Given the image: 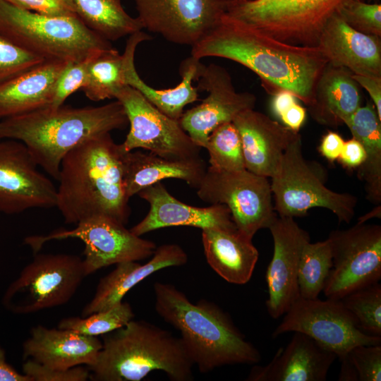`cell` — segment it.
Masks as SVG:
<instances>
[{"label":"cell","mask_w":381,"mask_h":381,"mask_svg":"<svg viewBox=\"0 0 381 381\" xmlns=\"http://www.w3.org/2000/svg\"><path fill=\"white\" fill-rule=\"evenodd\" d=\"M191 56L236 61L255 73L268 92L289 90L306 105L328 62L318 47L282 42L225 13L192 47Z\"/></svg>","instance_id":"cell-1"},{"label":"cell","mask_w":381,"mask_h":381,"mask_svg":"<svg viewBox=\"0 0 381 381\" xmlns=\"http://www.w3.org/2000/svg\"><path fill=\"white\" fill-rule=\"evenodd\" d=\"M123 152L110 133L92 138L63 158L56 207L64 221L105 215L126 224L130 215L123 181Z\"/></svg>","instance_id":"cell-2"},{"label":"cell","mask_w":381,"mask_h":381,"mask_svg":"<svg viewBox=\"0 0 381 381\" xmlns=\"http://www.w3.org/2000/svg\"><path fill=\"white\" fill-rule=\"evenodd\" d=\"M153 289L157 313L180 332L186 351L200 373L261 361L258 349L217 305L205 299L193 303L168 283L156 282Z\"/></svg>","instance_id":"cell-3"},{"label":"cell","mask_w":381,"mask_h":381,"mask_svg":"<svg viewBox=\"0 0 381 381\" xmlns=\"http://www.w3.org/2000/svg\"><path fill=\"white\" fill-rule=\"evenodd\" d=\"M128 124L118 100L99 107H47L0 121V139L22 142L37 164L57 180L61 161L71 150Z\"/></svg>","instance_id":"cell-4"},{"label":"cell","mask_w":381,"mask_h":381,"mask_svg":"<svg viewBox=\"0 0 381 381\" xmlns=\"http://www.w3.org/2000/svg\"><path fill=\"white\" fill-rule=\"evenodd\" d=\"M95 363L87 367L94 381H140L155 370L172 381L193 379V363L180 337L143 320L102 335Z\"/></svg>","instance_id":"cell-5"},{"label":"cell","mask_w":381,"mask_h":381,"mask_svg":"<svg viewBox=\"0 0 381 381\" xmlns=\"http://www.w3.org/2000/svg\"><path fill=\"white\" fill-rule=\"evenodd\" d=\"M0 35L46 60L80 61L113 47L78 16H47L20 9L6 0H0Z\"/></svg>","instance_id":"cell-6"},{"label":"cell","mask_w":381,"mask_h":381,"mask_svg":"<svg viewBox=\"0 0 381 381\" xmlns=\"http://www.w3.org/2000/svg\"><path fill=\"white\" fill-rule=\"evenodd\" d=\"M270 179L274 209L279 217L304 216L314 207L329 210L340 222L349 223L354 216L357 198L325 186L321 167L303 155L300 134L285 150Z\"/></svg>","instance_id":"cell-7"},{"label":"cell","mask_w":381,"mask_h":381,"mask_svg":"<svg viewBox=\"0 0 381 381\" xmlns=\"http://www.w3.org/2000/svg\"><path fill=\"white\" fill-rule=\"evenodd\" d=\"M349 1L226 0L225 13L282 42L317 47L325 24Z\"/></svg>","instance_id":"cell-8"},{"label":"cell","mask_w":381,"mask_h":381,"mask_svg":"<svg viewBox=\"0 0 381 381\" xmlns=\"http://www.w3.org/2000/svg\"><path fill=\"white\" fill-rule=\"evenodd\" d=\"M83 260L65 253L36 254L8 287L4 305L28 314L68 303L86 277Z\"/></svg>","instance_id":"cell-9"},{"label":"cell","mask_w":381,"mask_h":381,"mask_svg":"<svg viewBox=\"0 0 381 381\" xmlns=\"http://www.w3.org/2000/svg\"><path fill=\"white\" fill-rule=\"evenodd\" d=\"M76 224L71 230L59 229L47 236H28L25 243L37 253L52 240L80 239L85 244L83 261L86 276L109 265L148 258L157 248L153 241L136 236L124 224L108 216H92Z\"/></svg>","instance_id":"cell-10"},{"label":"cell","mask_w":381,"mask_h":381,"mask_svg":"<svg viewBox=\"0 0 381 381\" xmlns=\"http://www.w3.org/2000/svg\"><path fill=\"white\" fill-rule=\"evenodd\" d=\"M197 195L210 205H226L236 229L251 239L260 229H268L277 217L268 178L247 169L229 172L209 167Z\"/></svg>","instance_id":"cell-11"},{"label":"cell","mask_w":381,"mask_h":381,"mask_svg":"<svg viewBox=\"0 0 381 381\" xmlns=\"http://www.w3.org/2000/svg\"><path fill=\"white\" fill-rule=\"evenodd\" d=\"M327 239L332 267L323 292L327 298L339 300L381 278V226L357 223L334 230Z\"/></svg>","instance_id":"cell-12"},{"label":"cell","mask_w":381,"mask_h":381,"mask_svg":"<svg viewBox=\"0 0 381 381\" xmlns=\"http://www.w3.org/2000/svg\"><path fill=\"white\" fill-rule=\"evenodd\" d=\"M303 333L341 358L358 345L381 344V337L368 335L340 300L298 298L284 315L273 337Z\"/></svg>","instance_id":"cell-13"},{"label":"cell","mask_w":381,"mask_h":381,"mask_svg":"<svg viewBox=\"0 0 381 381\" xmlns=\"http://www.w3.org/2000/svg\"><path fill=\"white\" fill-rule=\"evenodd\" d=\"M115 99L123 105L130 126L125 140L119 144L123 152L140 148L171 159L200 158L201 147L179 121L158 110L139 91L126 85Z\"/></svg>","instance_id":"cell-14"},{"label":"cell","mask_w":381,"mask_h":381,"mask_svg":"<svg viewBox=\"0 0 381 381\" xmlns=\"http://www.w3.org/2000/svg\"><path fill=\"white\" fill-rule=\"evenodd\" d=\"M38 167L22 142L0 139V212L56 207L57 188Z\"/></svg>","instance_id":"cell-15"},{"label":"cell","mask_w":381,"mask_h":381,"mask_svg":"<svg viewBox=\"0 0 381 381\" xmlns=\"http://www.w3.org/2000/svg\"><path fill=\"white\" fill-rule=\"evenodd\" d=\"M226 0H133L142 28L193 47L225 13Z\"/></svg>","instance_id":"cell-16"},{"label":"cell","mask_w":381,"mask_h":381,"mask_svg":"<svg viewBox=\"0 0 381 381\" xmlns=\"http://www.w3.org/2000/svg\"><path fill=\"white\" fill-rule=\"evenodd\" d=\"M196 81L197 89L208 95L200 104L184 111L179 121L192 140L205 148L211 132L232 122L240 113L254 109L256 97L236 92L229 72L215 64L204 65Z\"/></svg>","instance_id":"cell-17"},{"label":"cell","mask_w":381,"mask_h":381,"mask_svg":"<svg viewBox=\"0 0 381 381\" xmlns=\"http://www.w3.org/2000/svg\"><path fill=\"white\" fill-rule=\"evenodd\" d=\"M268 229L273 238L274 252L265 276L268 289L266 307L270 316L277 319L300 298L298 270L310 236L292 217L277 216Z\"/></svg>","instance_id":"cell-18"},{"label":"cell","mask_w":381,"mask_h":381,"mask_svg":"<svg viewBox=\"0 0 381 381\" xmlns=\"http://www.w3.org/2000/svg\"><path fill=\"white\" fill-rule=\"evenodd\" d=\"M150 205L147 215L130 230L141 236L169 226H187L199 229H236L229 208L222 204L200 207L187 205L171 195L161 182L138 193Z\"/></svg>","instance_id":"cell-19"},{"label":"cell","mask_w":381,"mask_h":381,"mask_svg":"<svg viewBox=\"0 0 381 381\" xmlns=\"http://www.w3.org/2000/svg\"><path fill=\"white\" fill-rule=\"evenodd\" d=\"M232 122L241 137L246 169L268 179L300 134L254 109L240 113Z\"/></svg>","instance_id":"cell-20"},{"label":"cell","mask_w":381,"mask_h":381,"mask_svg":"<svg viewBox=\"0 0 381 381\" xmlns=\"http://www.w3.org/2000/svg\"><path fill=\"white\" fill-rule=\"evenodd\" d=\"M337 358L334 353L309 336L294 332L284 348H280L265 365H255L248 381H325Z\"/></svg>","instance_id":"cell-21"},{"label":"cell","mask_w":381,"mask_h":381,"mask_svg":"<svg viewBox=\"0 0 381 381\" xmlns=\"http://www.w3.org/2000/svg\"><path fill=\"white\" fill-rule=\"evenodd\" d=\"M102 346L98 337L39 325L31 328L23 344V355L45 367L65 370L92 365Z\"/></svg>","instance_id":"cell-22"},{"label":"cell","mask_w":381,"mask_h":381,"mask_svg":"<svg viewBox=\"0 0 381 381\" xmlns=\"http://www.w3.org/2000/svg\"><path fill=\"white\" fill-rule=\"evenodd\" d=\"M317 47L329 63L353 74L381 76L380 37L354 30L337 13L325 24Z\"/></svg>","instance_id":"cell-23"},{"label":"cell","mask_w":381,"mask_h":381,"mask_svg":"<svg viewBox=\"0 0 381 381\" xmlns=\"http://www.w3.org/2000/svg\"><path fill=\"white\" fill-rule=\"evenodd\" d=\"M188 255L178 244H163L156 248L151 259L141 265L137 261L123 262L100 279L95 295L83 308L81 316L109 309L121 302L136 284L159 270L185 265Z\"/></svg>","instance_id":"cell-24"},{"label":"cell","mask_w":381,"mask_h":381,"mask_svg":"<svg viewBox=\"0 0 381 381\" xmlns=\"http://www.w3.org/2000/svg\"><path fill=\"white\" fill-rule=\"evenodd\" d=\"M149 35L140 31L129 35L125 51V78L127 85L139 91L152 105L168 117L179 121L184 107L198 99V90L193 85L204 66L192 56L180 64L179 73L182 78L180 83L169 89L157 90L147 85L138 75L135 66V52L138 45L150 40Z\"/></svg>","instance_id":"cell-25"},{"label":"cell","mask_w":381,"mask_h":381,"mask_svg":"<svg viewBox=\"0 0 381 381\" xmlns=\"http://www.w3.org/2000/svg\"><path fill=\"white\" fill-rule=\"evenodd\" d=\"M67 63L46 60L0 83V119L49 107L57 79Z\"/></svg>","instance_id":"cell-26"},{"label":"cell","mask_w":381,"mask_h":381,"mask_svg":"<svg viewBox=\"0 0 381 381\" xmlns=\"http://www.w3.org/2000/svg\"><path fill=\"white\" fill-rule=\"evenodd\" d=\"M202 242L210 267L226 282L244 284L250 279L259 253L252 239L237 229L202 230Z\"/></svg>","instance_id":"cell-27"},{"label":"cell","mask_w":381,"mask_h":381,"mask_svg":"<svg viewBox=\"0 0 381 381\" xmlns=\"http://www.w3.org/2000/svg\"><path fill=\"white\" fill-rule=\"evenodd\" d=\"M123 163L125 190L129 198L143 189L169 179L183 180L197 188L207 170L200 157L171 159L135 150L123 152Z\"/></svg>","instance_id":"cell-28"},{"label":"cell","mask_w":381,"mask_h":381,"mask_svg":"<svg viewBox=\"0 0 381 381\" xmlns=\"http://www.w3.org/2000/svg\"><path fill=\"white\" fill-rule=\"evenodd\" d=\"M348 69L329 62L323 68L308 105L312 118L320 124L337 127L361 106L359 85Z\"/></svg>","instance_id":"cell-29"},{"label":"cell","mask_w":381,"mask_h":381,"mask_svg":"<svg viewBox=\"0 0 381 381\" xmlns=\"http://www.w3.org/2000/svg\"><path fill=\"white\" fill-rule=\"evenodd\" d=\"M352 138L363 146L366 157L358 168V176L365 182L367 198L381 202V119L370 102L358 107L344 122Z\"/></svg>","instance_id":"cell-30"},{"label":"cell","mask_w":381,"mask_h":381,"mask_svg":"<svg viewBox=\"0 0 381 381\" xmlns=\"http://www.w3.org/2000/svg\"><path fill=\"white\" fill-rule=\"evenodd\" d=\"M77 16L91 30L111 42L142 30L138 18L131 16L121 0H73Z\"/></svg>","instance_id":"cell-31"},{"label":"cell","mask_w":381,"mask_h":381,"mask_svg":"<svg viewBox=\"0 0 381 381\" xmlns=\"http://www.w3.org/2000/svg\"><path fill=\"white\" fill-rule=\"evenodd\" d=\"M126 56L114 47L95 55L87 66L85 83L81 88L91 101L115 98L127 85L125 78Z\"/></svg>","instance_id":"cell-32"},{"label":"cell","mask_w":381,"mask_h":381,"mask_svg":"<svg viewBox=\"0 0 381 381\" xmlns=\"http://www.w3.org/2000/svg\"><path fill=\"white\" fill-rule=\"evenodd\" d=\"M332 267V254L329 240L308 242L302 250L298 270L299 297L318 298Z\"/></svg>","instance_id":"cell-33"},{"label":"cell","mask_w":381,"mask_h":381,"mask_svg":"<svg viewBox=\"0 0 381 381\" xmlns=\"http://www.w3.org/2000/svg\"><path fill=\"white\" fill-rule=\"evenodd\" d=\"M205 148L210 156V167L229 172L246 169L241 137L233 122L223 123L212 131Z\"/></svg>","instance_id":"cell-34"},{"label":"cell","mask_w":381,"mask_h":381,"mask_svg":"<svg viewBox=\"0 0 381 381\" xmlns=\"http://www.w3.org/2000/svg\"><path fill=\"white\" fill-rule=\"evenodd\" d=\"M133 318L134 313L131 306L127 302L122 301L109 309L85 317L64 318L59 321L58 328L98 337L123 327Z\"/></svg>","instance_id":"cell-35"},{"label":"cell","mask_w":381,"mask_h":381,"mask_svg":"<svg viewBox=\"0 0 381 381\" xmlns=\"http://www.w3.org/2000/svg\"><path fill=\"white\" fill-rule=\"evenodd\" d=\"M365 334L381 337V285L357 289L339 299Z\"/></svg>","instance_id":"cell-36"},{"label":"cell","mask_w":381,"mask_h":381,"mask_svg":"<svg viewBox=\"0 0 381 381\" xmlns=\"http://www.w3.org/2000/svg\"><path fill=\"white\" fill-rule=\"evenodd\" d=\"M350 27L362 33L381 37V4L350 0L337 11Z\"/></svg>","instance_id":"cell-37"},{"label":"cell","mask_w":381,"mask_h":381,"mask_svg":"<svg viewBox=\"0 0 381 381\" xmlns=\"http://www.w3.org/2000/svg\"><path fill=\"white\" fill-rule=\"evenodd\" d=\"M45 61L43 57L16 46L0 35V83Z\"/></svg>","instance_id":"cell-38"},{"label":"cell","mask_w":381,"mask_h":381,"mask_svg":"<svg viewBox=\"0 0 381 381\" xmlns=\"http://www.w3.org/2000/svg\"><path fill=\"white\" fill-rule=\"evenodd\" d=\"M93 56L67 63L57 79L52 101L48 107L52 109L60 107L71 95L83 87L90 60Z\"/></svg>","instance_id":"cell-39"},{"label":"cell","mask_w":381,"mask_h":381,"mask_svg":"<svg viewBox=\"0 0 381 381\" xmlns=\"http://www.w3.org/2000/svg\"><path fill=\"white\" fill-rule=\"evenodd\" d=\"M346 356L358 381L381 380V344L358 345L351 349Z\"/></svg>","instance_id":"cell-40"},{"label":"cell","mask_w":381,"mask_h":381,"mask_svg":"<svg viewBox=\"0 0 381 381\" xmlns=\"http://www.w3.org/2000/svg\"><path fill=\"white\" fill-rule=\"evenodd\" d=\"M23 372L31 381H86L90 378L89 369L82 365L65 370L54 369L31 359L23 363Z\"/></svg>","instance_id":"cell-41"},{"label":"cell","mask_w":381,"mask_h":381,"mask_svg":"<svg viewBox=\"0 0 381 381\" xmlns=\"http://www.w3.org/2000/svg\"><path fill=\"white\" fill-rule=\"evenodd\" d=\"M20 9L50 17L78 16L73 0H6Z\"/></svg>","instance_id":"cell-42"},{"label":"cell","mask_w":381,"mask_h":381,"mask_svg":"<svg viewBox=\"0 0 381 381\" xmlns=\"http://www.w3.org/2000/svg\"><path fill=\"white\" fill-rule=\"evenodd\" d=\"M366 153L362 144L352 138L344 141L338 160L346 168L358 169L365 161Z\"/></svg>","instance_id":"cell-43"},{"label":"cell","mask_w":381,"mask_h":381,"mask_svg":"<svg viewBox=\"0 0 381 381\" xmlns=\"http://www.w3.org/2000/svg\"><path fill=\"white\" fill-rule=\"evenodd\" d=\"M344 141L339 133L329 131L321 139L319 152L327 160L334 162L339 157Z\"/></svg>","instance_id":"cell-44"},{"label":"cell","mask_w":381,"mask_h":381,"mask_svg":"<svg viewBox=\"0 0 381 381\" xmlns=\"http://www.w3.org/2000/svg\"><path fill=\"white\" fill-rule=\"evenodd\" d=\"M352 77L359 85L367 90L381 119V76L353 74Z\"/></svg>","instance_id":"cell-45"},{"label":"cell","mask_w":381,"mask_h":381,"mask_svg":"<svg viewBox=\"0 0 381 381\" xmlns=\"http://www.w3.org/2000/svg\"><path fill=\"white\" fill-rule=\"evenodd\" d=\"M306 117V108L296 102L284 111L279 119L285 126L294 131L299 132Z\"/></svg>","instance_id":"cell-46"},{"label":"cell","mask_w":381,"mask_h":381,"mask_svg":"<svg viewBox=\"0 0 381 381\" xmlns=\"http://www.w3.org/2000/svg\"><path fill=\"white\" fill-rule=\"evenodd\" d=\"M273 95L271 108L273 113L279 118L289 107L297 102L296 97L289 90H281Z\"/></svg>","instance_id":"cell-47"},{"label":"cell","mask_w":381,"mask_h":381,"mask_svg":"<svg viewBox=\"0 0 381 381\" xmlns=\"http://www.w3.org/2000/svg\"><path fill=\"white\" fill-rule=\"evenodd\" d=\"M0 381H31L23 373H18L6 361L4 350L0 346Z\"/></svg>","instance_id":"cell-48"},{"label":"cell","mask_w":381,"mask_h":381,"mask_svg":"<svg viewBox=\"0 0 381 381\" xmlns=\"http://www.w3.org/2000/svg\"><path fill=\"white\" fill-rule=\"evenodd\" d=\"M380 216H381V208H380V205H379L378 207H375L372 211L364 214L363 217H359L357 223H365L368 219L371 218H373V217L380 218Z\"/></svg>","instance_id":"cell-49"},{"label":"cell","mask_w":381,"mask_h":381,"mask_svg":"<svg viewBox=\"0 0 381 381\" xmlns=\"http://www.w3.org/2000/svg\"><path fill=\"white\" fill-rule=\"evenodd\" d=\"M375 2H377L378 0H374Z\"/></svg>","instance_id":"cell-50"}]
</instances>
